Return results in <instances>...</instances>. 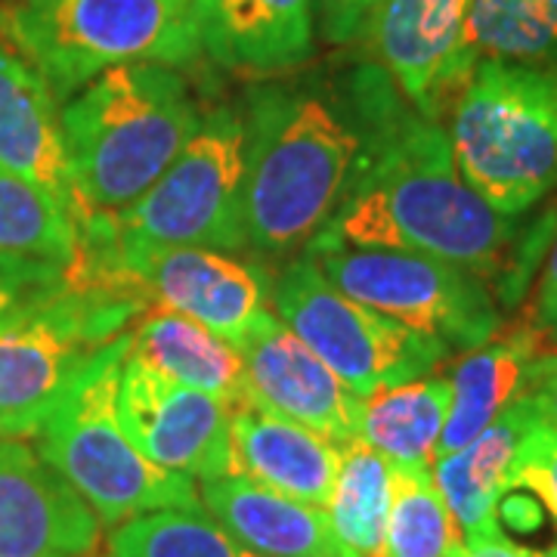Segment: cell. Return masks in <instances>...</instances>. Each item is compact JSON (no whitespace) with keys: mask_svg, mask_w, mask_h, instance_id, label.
I'll return each instance as SVG.
<instances>
[{"mask_svg":"<svg viewBox=\"0 0 557 557\" xmlns=\"http://www.w3.org/2000/svg\"><path fill=\"white\" fill-rule=\"evenodd\" d=\"M379 0H319L322 38L332 44H354L366 35Z\"/></svg>","mask_w":557,"mask_h":557,"instance_id":"31","label":"cell"},{"mask_svg":"<svg viewBox=\"0 0 557 557\" xmlns=\"http://www.w3.org/2000/svg\"><path fill=\"white\" fill-rule=\"evenodd\" d=\"M468 57L557 65V0H471Z\"/></svg>","mask_w":557,"mask_h":557,"instance_id":"25","label":"cell"},{"mask_svg":"<svg viewBox=\"0 0 557 557\" xmlns=\"http://www.w3.org/2000/svg\"><path fill=\"white\" fill-rule=\"evenodd\" d=\"M0 168L44 189L75 218L60 100L7 40H0Z\"/></svg>","mask_w":557,"mask_h":557,"instance_id":"17","label":"cell"},{"mask_svg":"<svg viewBox=\"0 0 557 557\" xmlns=\"http://www.w3.org/2000/svg\"><path fill=\"white\" fill-rule=\"evenodd\" d=\"M465 557H557V552H533V548L518 545V542H511L502 533V536L483 539V542L468 545V555Z\"/></svg>","mask_w":557,"mask_h":557,"instance_id":"34","label":"cell"},{"mask_svg":"<svg viewBox=\"0 0 557 557\" xmlns=\"http://www.w3.org/2000/svg\"><path fill=\"white\" fill-rule=\"evenodd\" d=\"M127 347L131 332L87 359L35 434L44 461L109 530L161 508L201 505L193 478L149 461L121 431L115 399Z\"/></svg>","mask_w":557,"mask_h":557,"instance_id":"4","label":"cell"},{"mask_svg":"<svg viewBox=\"0 0 557 557\" xmlns=\"http://www.w3.org/2000/svg\"><path fill=\"white\" fill-rule=\"evenodd\" d=\"M152 307L137 295L69 282L0 329V437H35L65 384Z\"/></svg>","mask_w":557,"mask_h":557,"instance_id":"8","label":"cell"},{"mask_svg":"<svg viewBox=\"0 0 557 557\" xmlns=\"http://www.w3.org/2000/svg\"><path fill=\"white\" fill-rule=\"evenodd\" d=\"M542 421L533 399L520 394L502 416L480 431L471 443L449 456L434 458V483L446 498L465 545L502 536L498 508L508 496V478L518 456L520 440Z\"/></svg>","mask_w":557,"mask_h":557,"instance_id":"20","label":"cell"},{"mask_svg":"<svg viewBox=\"0 0 557 557\" xmlns=\"http://www.w3.org/2000/svg\"><path fill=\"white\" fill-rule=\"evenodd\" d=\"M115 412L127 440L161 468L199 480L230 474V403L124 357Z\"/></svg>","mask_w":557,"mask_h":557,"instance_id":"12","label":"cell"},{"mask_svg":"<svg viewBox=\"0 0 557 557\" xmlns=\"http://www.w3.org/2000/svg\"><path fill=\"white\" fill-rule=\"evenodd\" d=\"M536 319L539 329L548 332V338L557 341V230L548 245V258L545 270L539 278V300H536Z\"/></svg>","mask_w":557,"mask_h":557,"instance_id":"33","label":"cell"},{"mask_svg":"<svg viewBox=\"0 0 557 557\" xmlns=\"http://www.w3.org/2000/svg\"><path fill=\"white\" fill-rule=\"evenodd\" d=\"M245 362V399L263 412L288 418L338 446L359 437L362 397L270 310L239 347Z\"/></svg>","mask_w":557,"mask_h":557,"instance_id":"14","label":"cell"},{"mask_svg":"<svg viewBox=\"0 0 557 557\" xmlns=\"http://www.w3.org/2000/svg\"><path fill=\"white\" fill-rule=\"evenodd\" d=\"M0 255L53 260L78 258V223L53 196L0 168Z\"/></svg>","mask_w":557,"mask_h":557,"instance_id":"27","label":"cell"},{"mask_svg":"<svg viewBox=\"0 0 557 557\" xmlns=\"http://www.w3.org/2000/svg\"><path fill=\"white\" fill-rule=\"evenodd\" d=\"M453 406V384L443 375L406 381L362 399L359 437L391 465H431L437 456L446 418Z\"/></svg>","mask_w":557,"mask_h":557,"instance_id":"23","label":"cell"},{"mask_svg":"<svg viewBox=\"0 0 557 557\" xmlns=\"http://www.w3.org/2000/svg\"><path fill=\"white\" fill-rule=\"evenodd\" d=\"M461 177L502 214H527L557 186V65L480 60L449 109Z\"/></svg>","mask_w":557,"mask_h":557,"instance_id":"5","label":"cell"},{"mask_svg":"<svg viewBox=\"0 0 557 557\" xmlns=\"http://www.w3.org/2000/svg\"><path fill=\"white\" fill-rule=\"evenodd\" d=\"M100 220L127 239L199 245L239 255L245 233V121L220 106L201 119L196 137L131 208Z\"/></svg>","mask_w":557,"mask_h":557,"instance_id":"11","label":"cell"},{"mask_svg":"<svg viewBox=\"0 0 557 557\" xmlns=\"http://www.w3.org/2000/svg\"><path fill=\"white\" fill-rule=\"evenodd\" d=\"M359 156L335 211L307 245L394 248L471 270L505 304L518 300L548 245V223L523 226L468 186L449 134L403 102L381 69L357 75ZM304 245V248H307Z\"/></svg>","mask_w":557,"mask_h":557,"instance_id":"1","label":"cell"},{"mask_svg":"<svg viewBox=\"0 0 557 557\" xmlns=\"http://www.w3.org/2000/svg\"><path fill=\"white\" fill-rule=\"evenodd\" d=\"M304 255L347 298L443 341L449 350H478L502 329L493 288L449 260L354 245H307Z\"/></svg>","mask_w":557,"mask_h":557,"instance_id":"10","label":"cell"},{"mask_svg":"<svg viewBox=\"0 0 557 557\" xmlns=\"http://www.w3.org/2000/svg\"><path fill=\"white\" fill-rule=\"evenodd\" d=\"M201 505L258 557H350L325 508L273 493L239 474L201 480Z\"/></svg>","mask_w":557,"mask_h":557,"instance_id":"19","label":"cell"},{"mask_svg":"<svg viewBox=\"0 0 557 557\" xmlns=\"http://www.w3.org/2000/svg\"><path fill=\"white\" fill-rule=\"evenodd\" d=\"M201 57L239 78L300 69L317 50V0H189Z\"/></svg>","mask_w":557,"mask_h":557,"instance_id":"16","label":"cell"},{"mask_svg":"<svg viewBox=\"0 0 557 557\" xmlns=\"http://www.w3.org/2000/svg\"><path fill=\"white\" fill-rule=\"evenodd\" d=\"M109 557H258L205 508H161L112 527Z\"/></svg>","mask_w":557,"mask_h":557,"instance_id":"28","label":"cell"},{"mask_svg":"<svg viewBox=\"0 0 557 557\" xmlns=\"http://www.w3.org/2000/svg\"><path fill=\"white\" fill-rule=\"evenodd\" d=\"M523 394L536 403L539 418L557 431V354H539Z\"/></svg>","mask_w":557,"mask_h":557,"instance_id":"32","label":"cell"},{"mask_svg":"<svg viewBox=\"0 0 557 557\" xmlns=\"http://www.w3.org/2000/svg\"><path fill=\"white\" fill-rule=\"evenodd\" d=\"M341 468V446L258 406H233L230 474H239L307 505L325 508Z\"/></svg>","mask_w":557,"mask_h":557,"instance_id":"18","label":"cell"},{"mask_svg":"<svg viewBox=\"0 0 557 557\" xmlns=\"http://www.w3.org/2000/svg\"><path fill=\"white\" fill-rule=\"evenodd\" d=\"M94 508L20 437H0V557H94Z\"/></svg>","mask_w":557,"mask_h":557,"instance_id":"15","label":"cell"},{"mask_svg":"<svg viewBox=\"0 0 557 557\" xmlns=\"http://www.w3.org/2000/svg\"><path fill=\"white\" fill-rule=\"evenodd\" d=\"M0 40L38 69L57 100L102 72L201 57L189 0H0Z\"/></svg>","mask_w":557,"mask_h":557,"instance_id":"6","label":"cell"},{"mask_svg":"<svg viewBox=\"0 0 557 557\" xmlns=\"http://www.w3.org/2000/svg\"><path fill=\"white\" fill-rule=\"evenodd\" d=\"M270 307L362 399L431 375L453 354L443 341L347 298L307 255L273 278Z\"/></svg>","mask_w":557,"mask_h":557,"instance_id":"9","label":"cell"},{"mask_svg":"<svg viewBox=\"0 0 557 557\" xmlns=\"http://www.w3.org/2000/svg\"><path fill=\"white\" fill-rule=\"evenodd\" d=\"M69 285V267L53 260L0 255V329Z\"/></svg>","mask_w":557,"mask_h":557,"instance_id":"29","label":"cell"},{"mask_svg":"<svg viewBox=\"0 0 557 557\" xmlns=\"http://www.w3.org/2000/svg\"><path fill=\"white\" fill-rule=\"evenodd\" d=\"M201 119L186 78L161 62L109 69L65 100L75 223L131 208L196 137Z\"/></svg>","mask_w":557,"mask_h":557,"instance_id":"2","label":"cell"},{"mask_svg":"<svg viewBox=\"0 0 557 557\" xmlns=\"http://www.w3.org/2000/svg\"><path fill=\"white\" fill-rule=\"evenodd\" d=\"M245 233L260 255L317 236L359 156V124L304 87L263 84L245 102Z\"/></svg>","mask_w":557,"mask_h":557,"instance_id":"3","label":"cell"},{"mask_svg":"<svg viewBox=\"0 0 557 557\" xmlns=\"http://www.w3.org/2000/svg\"><path fill=\"white\" fill-rule=\"evenodd\" d=\"M471 0H379L362 38L403 100L437 121L474 72L465 47Z\"/></svg>","mask_w":557,"mask_h":557,"instance_id":"13","label":"cell"},{"mask_svg":"<svg viewBox=\"0 0 557 557\" xmlns=\"http://www.w3.org/2000/svg\"><path fill=\"white\" fill-rule=\"evenodd\" d=\"M468 545L431 465H394V496L381 557H465Z\"/></svg>","mask_w":557,"mask_h":557,"instance_id":"26","label":"cell"},{"mask_svg":"<svg viewBox=\"0 0 557 557\" xmlns=\"http://www.w3.org/2000/svg\"><path fill=\"white\" fill-rule=\"evenodd\" d=\"M511 490L536 496L542 508L552 515L557 530V431H552L545 421H536L530 434L520 440L508 478V493Z\"/></svg>","mask_w":557,"mask_h":557,"instance_id":"30","label":"cell"},{"mask_svg":"<svg viewBox=\"0 0 557 557\" xmlns=\"http://www.w3.org/2000/svg\"><path fill=\"white\" fill-rule=\"evenodd\" d=\"M127 357L164 379L211 394L230 406L245 399V362L236 344L223 341L196 319L171 310H149L131 329Z\"/></svg>","mask_w":557,"mask_h":557,"instance_id":"22","label":"cell"},{"mask_svg":"<svg viewBox=\"0 0 557 557\" xmlns=\"http://www.w3.org/2000/svg\"><path fill=\"white\" fill-rule=\"evenodd\" d=\"M394 496V465L362 440L341 446V468L325 515L350 557L384 555Z\"/></svg>","mask_w":557,"mask_h":557,"instance_id":"24","label":"cell"},{"mask_svg":"<svg viewBox=\"0 0 557 557\" xmlns=\"http://www.w3.org/2000/svg\"><path fill=\"white\" fill-rule=\"evenodd\" d=\"M69 282L137 295L152 310L196 319L236 347L273 310V278L258 263L218 248L115 236L100 220L78 223V258L69 267Z\"/></svg>","mask_w":557,"mask_h":557,"instance_id":"7","label":"cell"},{"mask_svg":"<svg viewBox=\"0 0 557 557\" xmlns=\"http://www.w3.org/2000/svg\"><path fill=\"white\" fill-rule=\"evenodd\" d=\"M539 338L536 329L520 325L511 335H496L478 350H468L449 375L453 406L434 458L471 443L527 391L530 369L539 357Z\"/></svg>","mask_w":557,"mask_h":557,"instance_id":"21","label":"cell"}]
</instances>
